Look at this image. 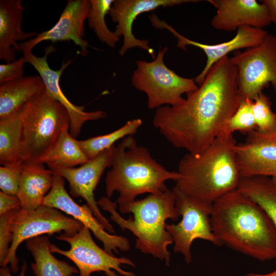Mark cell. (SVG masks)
<instances>
[{"mask_svg":"<svg viewBox=\"0 0 276 276\" xmlns=\"http://www.w3.org/2000/svg\"><path fill=\"white\" fill-rule=\"evenodd\" d=\"M208 2L217 10L211 22L216 30L231 32L244 26L263 29L271 23L265 6L256 0H209Z\"/></svg>","mask_w":276,"mask_h":276,"instance_id":"d6986e66","label":"cell"},{"mask_svg":"<svg viewBox=\"0 0 276 276\" xmlns=\"http://www.w3.org/2000/svg\"><path fill=\"white\" fill-rule=\"evenodd\" d=\"M237 74L230 58H222L182 103L157 108L153 126L174 147L202 152L224 130L242 100Z\"/></svg>","mask_w":276,"mask_h":276,"instance_id":"6da1fadb","label":"cell"},{"mask_svg":"<svg viewBox=\"0 0 276 276\" xmlns=\"http://www.w3.org/2000/svg\"><path fill=\"white\" fill-rule=\"evenodd\" d=\"M245 276H276V269L267 273H257L250 272L246 274Z\"/></svg>","mask_w":276,"mask_h":276,"instance_id":"8d00e7d4","label":"cell"},{"mask_svg":"<svg viewBox=\"0 0 276 276\" xmlns=\"http://www.w3.org/2000/svg\"><path fill=\"white\" fill-rule=\"evenodd\" d=\"M211 221L221 245L261 261L276 258V227L258 204L237 189L213 203Z\"/></svg>","mask_w":276,"mask_h":276,"instance_id":"7a4b0ae2","label":"cell"},{"mask_svg":"<svg viewBox=\"0 0 276 276\" xmlns=\"http://www.w3.org/2000/svg\"><path fill=\"white\" fill-rule=\"evenodd\" d=\"M230 60L238 70L242 100H254L269 84L276 94V36L268 33L261 44L236 52Z\"/></svg>","mask_w":276,"mask_h":276,"instance_id":"9c48e42d","label":"cell"},{"mask_svg":"<svg viewBox=\"0 0 276 276\" xmlns=\"http://www.w3.org/2000/svg\"><path fill=\"white\" fill-rule=\"evenodd\" d=\"M111 167L105 178V192L108 198L116 191L119 193V206L135 200L141 194L165 191L166 181H176L181 177L177 171H170L158 163L147 148L137 145L132 135L123 139L114 147Z\"/></svg>","mask_w":276,"mask_h":276,"instance_id":"5b68a950","label":"cell"},{"mask_svg":"<svg viewBox=\"0 0 276 276\" xmlns=\"http://www.w3.org/2000/svg\"><path fill=\"white\" fill-rule=\"evenodd\" d=\"M69 129L62 131L54 146L42 160L41 163L47 165L50 170L56 168H73L90 160L79 146L78 140L69 133Z\"/></svg>","mask_w":276,"mask_h":276,"instance_id":"cb8c5ba5","label":"cell"},{"mask_svg":"<svg viewBox=\"0 0 276 276\" xmlns=\"http://www.w3.org/2000/svg\"><path fill=\"white\" fill-rule=\"evenodd\" d=\"M49 238L40 236L26 242V247L34 262L31 266L35 276H73L79 270L68 262L57 259L50 250Z\"/></svg>","mask_w":276,"mask_h":276,"instance_id":"603a6c76","label":"cell"},{"mask_svg":"<svg viewBox=\"0 0 276 276\" xmlns=\"http://www.w3.org/2000/svg\"><path fill=\"white\" fill-rule=\"evenodd\" d=\"M234 150L241 177H276V132L250 131Z\"/></svg>","mask_w":276,"mask_h":276,"instance_id":"ac0fdd59","label":"cell"},{"mask_svg":"<svg viewBox=\"0 0 276 276\" xmlns=\"http://www.w3.org/2000/svg\"><path fill=\"white\" fill-rule=\"evenodd\" d=\"M172 191L176 206L182 217L177 224H166V229L174 242V251L180 253L187 263L192 262L191 246L197 239L209 241L216 246L221 244L212 230L211 215L213 204L201 202L189 197L175 186Z\"/></svg>","mask_w":276,"mask_h":276,"instance_id":"8fae6325","label":"cell"},{"mask_svg":"<svg viewBox=\"0 0 276 276\" xmlns=\"http://www.w3.org/2000/svg\"><path fill=\"white\" fill-rule=\"evenodd\" d=\"M21 123L19 111L0 120V164L21 166Z\"/></svg>","mask_w":276,"mask_h":276,"instance_id":"d4e9b609","label":"cell"},{"mask_svg":"<svg viewBox=\"0 0 276 276\" xmlns=\"http://www.w3.org/2000/svg\"><path fill=\"white\" fill-rule=\"evenodd\" d=\"M169 49L160 48L151 61L137 60L131 77V84L147 97L149 109L180 104L183 95L196 90L199 87L195 80L182 77L167 67L164 56Z\"/></svg>","mask_w":276,"mask_h":276,"instance_id":"52a82bcc","label":"cell"},{"mask_svg":"<svg viewBox=\"0 0 276 276\" xmlns=\"http://www.w3.org/2000/svg\"><path fill=\"white\" fill-rule=\"evenodd\" d=\"M90 9L87 19L88 26L102 43L113 48L120 40L108 28L105 16L108 14L114 0H89Z\"/></svg>","mask_w":276,"mask_h":276,"instance_id":"83f0119b","label":"cell"},{"mask_svg":"<svg viewBox=\"0 0 276 276\" xmlns=\"http://www.w3.org/2000/svg\"><path fill=\"white\" fill-rule=\"evenodd\" d=\"M28 63L25 56L17 60L0 64V84L24 76V65Z\"/></svg>","mask_w":276,"mask_h":276,"instance_id":"d6a6232c","label":"cell"},{"mask_svg":"<svg viewBox=\"0 0 276 276\" xmlns=\"http://www.w3.org/2000/svg\"><path fill=\"white\" fill-rule=\"evenodd\" d=\"M54 173L52 187L44 197L43 204L61 211L87 227L103 243L104 249L108 254L114 255L113 253H119V250L122 251L129 250L130 245L128 239L106 232L88 205L86 203L81 205L76 203L67 192L64 178Z\"/></svg>","mask_w":276,"mask_h":276,"instance_id":"4fadbf2b","label":"cell"},{"mask_svg":"<svg viewBox=\"0 0 276 276\" xmlns=\"http://www.w3.org/2000/svg\"><path fill=\"white\" fill-rule=\"evenodd\" d=\"M45 89L39 75L23 76L0 84V120L13 115Z\"/></svg>","mask_w":276,"mask_h":276,"instance_id":"7402d4cb","label":"cell"},{"mask_svg":"<svg viewBox=\"0 0 276 276\" xmlns=\"http://www.w3.org/2000/svg\"><path fill=\"white\" fill-rule=\"evenodd\" d=\"M55 50L54 47L51 45L45 48L43 57L35 56L32 51L24 52L23 55L27 59L28 63L31 64L39 73L44 83L48 94L66 109L71 121L70 133L75 138L79 134L83 125L86 122L105 118L107 113L103 110L85 111L84 106L73 104L64 95L60 87V78L64 70L72 62V60L63 61L58 70L52 69L49 65L47 58Z\"/></svg>","mask_w":276,"mask_h":276,"instance_id":"9a60e30c","label":"cell"},{"mask_svg":"<svg viewBox=\"0 0 276 276\" xmlns=\"http://www.w3.org/2000/svg\"><path fill=\"white\" fill-rule=\"evenodd\" d=\"M41 163H24L17 196L21 209L35 210L43 204L47 193L51 189L54 173Z\"/></svg>","mask_w":276,"mask_h":276,"instance_id":"44dd1931","label":"cell"},{"mask_svg":"<svg viewBox=\"0 0 276 276\" xmlns=\"http://www.w3.org/2000/svg\"><path fill=\"white\" fill-rule=\"evenodd\" d=\"M271 179H272L274 185L276 187V177H272V178H271Z\"/></svg>","mask_w":276,"mask_h":276,"instance_id":"74e56055","label":"cell"},{"mask_svg":"<svg viewBox=\"0 0 276 276\" xmlns=\"http://www.w3.org/2000/svg\"><path fill=\"white\" fill-rule=\"evenodd\" d=\"M22 166V165L21 166H1V191L7 194L17 196Z\"/></svg>","mask_w":276,"mask_h":276,"instance_id":"1f68e13d","label":"cell"},{"mask_svg":"<svg viewBox=\"0 0 276 276\" xmlns=\"http://www.w3.org/2000/svg\"><path fill=\"white\" fill-rule=\"evenodd\" d=\"M25 7L21 0L0 1V59L7 63L15 60L20 52L18 41L36 37V32H24L21 28Z\"/></svg>","mask_w":276,"mask_h":276,"instance_id":"ffe728a7","label":"cell"},{"mask_svg":"<svg viewBox=\"0 0 276 276\" xmlns=\"http://www.w3.org/2000/svg\"><path fill=\"white\" fill-rule=\"evenodd\" d=\"M90 7L89 0H68L57 23L50 29L20 43V52L32 51L35 46L44 41L56 42L71 40L80 48V54L82 56L86 55L88 48H91L88 42L84 39V22L87 18Z\"/></svg>","mask_w":276,"mask_h":276,"instance_id":"2e32d148","label":"cell"},{"mask_svg":"<svg viewBox=\"0 0 276 276\" xmlns=\"http://www.w3.org/2000/svg\"><path fill=\"white\" fill-rule=\"evenodd\" d=\"M27 269V264L24 261L22 266L21 269L19 274L17 276H25V273ZM10 268L6 266L2 267L0 269V276H13L11 273Z\"/></svg>","mask_w":276,"mask_h":276,"instance_id":"d590c367","label":"cell"},{"mask_svg":"<svg viewBox=\"0 0 276 276\" xmlns=\"http://www.w3.org/2000/svg\"><path fill=\"white\" fill-rule=\"evenodd\" d=\"M195 0H114L108 14L112 21L117 24L113 32L123 43L119 51L123 56L129 49L139 48L146 51L154 59V50L147 39L137 38L132 32L133 22L141 14L159 7H172L185 3H196Z\"/></svg>","mask_w":276,"mask_h":276,"instance_id":"e0dca14e","label":"cell"},{"mask_svg":"<svg viewBox=\"0 0 276 276\" xmlns=\"http://www.w3.org/2000/svg\"><path fill=\"white\" fill-rule=\"evenodd\" d=\"M21 157L24 163H41L62 131L70 127L66 109L45 89L19 110Z\"/></svg>","mask_w":276,"mask_h":276,"instance_id":"8992f818","label":"cell"},{"mask_svg":"<svg viewBox=\"0 0 276 276\" xmlns=\"http://www.w3.org/2000/svg\"><path fill=\"white\" fill-rule=\"evenodd\" d=\"M142 123V120L139 118L129 120L123 126L111 132L85 140L78 141V143L87 156L91 159L102 151L113 146L117 141L126 136L133 135Z\"/></svg>","mask_w":276,"mask_h":276,"instance_id":"4316f807","label":"cell"},{"mask_svg":"<svg viewBox=\"0 0 276 276\" xmlns=\"http://www.w3.org/2000/svg\"><path fill=\"white\" fill-rule=\"evenodd\" d=\"M56 238L68 243L70 248L64 250L51 243V251L71 260L77 266L79 276H91L95 272H103L106 276H135L133 272L121 267L122 265L135 267L131 259L117 257L100 248L93 240L90 229L84 225L73 236L61 234Z\"/></svg>","mask_w":276,"mask_h":276,"instance_id":"30bf717a","label":"cell"},{"mask_svg":"<svg viewBox=\"0 0 276 276\" xmlns=\"http://www.w3.org/2000/svg\"><path fill=\"white\" fill-rule=\"evenodd\" d=\"M21 209L20 200L16 195L0 192V215L13 210Z\"/></svg>","mask_w":276,"mask_h":276,"instance_id":"836d02e7","label":"cell"},{"mask_svg":"<svg viewBox=\"0 0 276 276\" xmlns=\"http://www.w3.org/2000/svg\"><path fill=\"white\" fill-rule=\"evenodd\" d=\"M17 210L8 211L0 215V265H3L13 241L11 224Z\"/></svg>","mask_w":276,"mask_h":276,"instance_id":"4dcf8cb0","label":"cell"},{"mask_svg":"<svg viewBox=\"0 0 276 276\" xmlns=\"http://www.w3.org/2000/svg\"><path fill=\"white\" fill-rule=\"evenodd\" d=\"M252 109L256 130L264 133L276 132V114L271 109L269 98L263 93L253 100Z\"/></svg>","mask_w":276,"mask_h":276,"instance_id":"f1b7e54d","label":"cell"},{"mask_svg":"<svg viewBox=\"0 0 276 276\" xmlns=\"http://www.w3.org/2000/svg\"><path fill=\"white\" fill-rule=\"evenodd\" d=\"M236 140L225 129L202 152L188 153L180 160L181 177L175 187L198 201L213 204L236 190L241 178L234 146Z\"/></svg>","mask_w":276,"mask_h":276,"instance_id":"3957f363","label":"cell"},{"mask_svg":"<svg viewBox=\"0 0 276 276\" xmlns=\"http://www.w3.org/2000/svg\"><path fill=\"white\" fill-rule=\"evenodd\" d=\"M237 189L258 204L276 227V187L271 178L241 177Z\"/></svg>","mask_w":276,"mask_h":276,"instance_id":"484cf974","label":"cell"},{"mask_svg":"<svg viewBox=\"0 0 276 276\" xmlns=\"http://www.w3.org/2000/svg\"><path fill=\"white\" fill-rule=\"evenodd\" d=\"M253 100H242L237 110L229 119L225 130L231 133L239 131L249 132L256 129L252 106Z\"/></svg>","mask_w":276,"mask_h":276,"instance_id":"f546056e","label":"cell"},{"mask_svg":"<svg viewBox=\"0 0 276 276\" xmlns=\"http://www.w3.org/2000/svg\"><path fill=\"white\" fill-rule=\"evenodd\" d=\"M114 147V145L102 151L79 167L56 168L51 170L67 180L71 195L85 200L95 217L110 234L114 233V229L101 213L95 198L94 191L104 170L111 166Z\"/></svg>","mask_w":276,"mask_h":276,"instance_id":"7c38bea8","label":"cell"},{"mask_svg":"<svg viewBox=\"0 0 276 276\" xmlns=\"http://www.w3.org/2000/svg\"><path fill=\"white\" fill-rule=\"evenodd\" d=\"M152 26L157 29H165L177 40L178 48L187 50L186 47L192 45L201 49L206 56V64L201 73L195 78L199 86L203 81L211 67L218 61L233 52L242 49H249L261 44L267 35V31L249 26L239 28L235 36L230 40L222 43L209 44L191 40L177 32L171 26L160 20L154 14L149 16Z\"/></svg>","mask_w":276,"mask_h":276,"instance_id":"5bb4252c","label":"cell"},{"mask_svg":"<svg viewBox=\"0 0 276 276\" xmlns=\"http://www.w3.org/2000/svg\"><path fill=\"white\" fill-rule=\"evenodd\" d=\"M261 2L267 9L270 22L276 26V0H262Z\"/></svg>","mask_w":276,"mask_h":276,"instance_id":"e575fe53","label":"cell"},{"mask_svg":"<svg viewBox=\"0 0 276 276\" xmlns=\"http://www.w3.org/2000/svg\"><path fill=\"white\" fill-rule=\"evenodd\" d=\"M83 226L78 220L61 211L44 204L32 210H17L11 224L13 241L2 267L9 264L12 272H18L19 260L16 251L24 241L44 234L63 233L64 235L71 236Z\"/></svg>","mask_w":276,"mask_h":276,"instance_id":"ba28073f","label":"cell"},{"mask_svg":"<svg viewBox=\"0 0 276 276\" xmlns=\"http://www.w3.org/2000/svg\"><path fill=\"white\" fill-rule=\"evenodd\" d=\"M98 204L110 214V219L123 231H130L136 237L135 247L142 252L165 261L169 266L171 254L168 247L173 242L166 230L168 219L177 221L181 216L176 206L173 191L150 194L146 197L119 206L123 214L132 213L133 217L125 219L117 211V202L102 197Z\"/></svg>","mask_w":276,"mask_h":276,"instance_id":"277c9868","label":"cell"}]
</instances>
